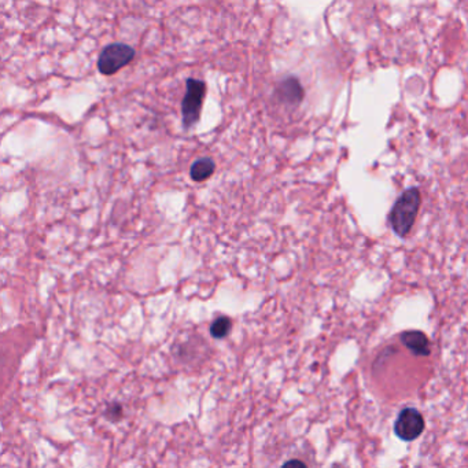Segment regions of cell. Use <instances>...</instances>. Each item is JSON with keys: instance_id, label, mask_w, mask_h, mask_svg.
<instances>
[{"instance_id": "obj_1", "label": "cell", "mask_w": 468, "mask_h": 468, "mask_svg": "<svg viewBox=\"0 0 468 468\" xmlns=\"http://www.w3.org/2000/svg\"><path fill=\"white\" fill-rule=\"evenodd\" d=\"M421 204V195L417 187H411L405 190L395 204L393 205L389 213V224L394 234L400 238H405L411 233L417 213Z\"/></svg>"}, {"instance_id": "obj_2", "label": "cell", "mask_w": 468, "mask_h": 468, "mask_svg": "<svg viewBox=\"0 0 468 468\" xmlns=\"http://www.w3.org/2000/svg\"><path fill=\"white\" fill-rule=\"evenodd\" d=\"M207 94V85L197 78H188L185 82V94L183 98L182 113L184 128L194 127L201 116V109Z\"/></svg>"}, {"instance_id": "obj_3", "label": "cell", "mask_w": 468, "mask_h": 468, "mask_svg": "<svg viewBox=\"0 0 468 468\" xmlns=\"http://www.w3.org/2000/svg\"><path fill=\"white\" fill-rule=\"evenodd\" d=\"M135 58V50L124 43H113L104 47L98 58V70L104 76H111L125 68Z\"/></svg>"}, {"instance_id": "obj_4", "label": "cell", "mask_w": 468, "mask_h": 468, "mask_svg": "<svg viewBox=\"0 0 468 468\" xmlns=\"http://www.w3.org/2000/svg\"><path fill=\"white\" fill-rule=\"evenodd\" d=\"M424 426V417L417 408H404L394 423V433L400 440L411 443L421 436Z\"/></svg>"}, {"instance_id": "obj_5", "label": "cell", "mask_w": 468, "mask_h": 468, "mask_svg": "<svg viewBox=\"0 0 468 468\" xmlns=\"http://www.w3.org/2000/svg\"><path fill=\"white\" fill-rule=\"evenodd\" d=\"M400 340L415 356L426 357V356H429L431 353L430 340H429L427 335L424 333H421L419 330L404 331L400 335Z\"/></svg>"}, {"instance_id": "obj_6", "label": "cell", "mask_w": 468, "mask_h": 468, "mask_svg": "<svg viewBox=\"0 0 468 468\" xmlns=\"http://www.w3.org/2000/svg\"><path fill=\"white\" fill-rule=\"evenodd\" d=\"M276 95L281 102L295 106L301 104V101L304 99V90L297 78H288L279 84Z\"/></svg>"}, {"instance_id": "obj_7", "label": "cell", "mask_w": 468, "mask_h": 468, "mask_svg": "<svg viewBox=\"0 0 468 468\" xmlns=\"http://www.w3.org/2000/svg\"><path fill=\"white\" fill-rule=\"evenodd\" d=\"M216 164L210 158H199L197 159L191 169H190V176L194 182H205L214 173Z\"/></svg>"}, {"instance_id": "obj_8", "label": "cell", "mask_w": 468, "mask_h": 468, "mask_svg": "<svg viewBox=\"0 0 468 468\" xmlns=\"http://www.w3.org/2000/svg\"><path fill=\"white\" fill-rule=\"evenodd\" d=\"M230 331H231V320L227 316L216 319L210 326V335L213 338H226Z\"/></svg>"}, {"instance_id": "obj_9", "label": "cell", "mask_w": 468, "mask_h": 468, "mask_svg": "<svg viewBox=\"0 0 468 468\" xmlns=\"http://www.w3.org/2000/svg\"><path fill=\"white\" fill-rule=\"evenodd\" d=\"M285 466H305V464L300 460H291V462H287Z\"/></svg>"}]
</instances>
